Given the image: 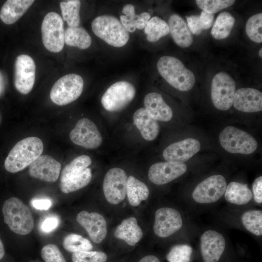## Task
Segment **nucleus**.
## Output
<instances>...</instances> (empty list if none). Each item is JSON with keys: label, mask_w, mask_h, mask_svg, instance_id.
Here are the masks:
<instances>
[{"label": "nucleus", "mask_w": 262, "mask_h": 262, "mask_svg": "<svg viewBox=\"0 0 262 262\" xmlns=\"http://www.w3.org/2000/svg\"><path fill=\"white\" fill-rule=\"evenodd\" d=\"M44 145L40 139L29 137L18 142L10 151L4 162L6 170L16 173L29 166L41 155Z\"/></svg>", "instance_id": "obj_1"}, {"label": "nucleus", "mask_w": 262, "mask_h": 262, "mask_svg": "<svg viewBox=\"0 0 262 262\" xmlns=\"http://www.w3.org/2000/svg\"><path fill=\"white\" fill-rule=\"evenodd\" d=\"M157 67L160 75L171 86L179 91H189L195 85L194 73L175 57H161L157 62Z\"/></svg>", "instance_id": "obj_2"}, {"label": "nucleus", "mask_w": 262, "mask_h": 262, "mask_svg": "<svg viewBox=\"0 0 262 262\" xmlns=\"http://www.w3.org/2000/svg\"><path fill=\"white\" fill-rule=\"evenodd\" d=\"M2 211L4 222L13 232L22 235L29 234L34 227V221L29 207L16 197L6 200Z\"/></svg>", "instance_id": "obj_3"}, {"label": "nucleus", "mask_w": 262, "mask_h": 262, "mask_svg": "<svg viewBox=\"0 0 262 262\" xmlns=\"http://www.w3.org/2000/svg\"><path fill=\"white\" fill-rule=\"evenodd\" d=\"M94 33L107 44L116 48L125 46L130 39L129 33L120 20L111 15H102L91 23Z\"/></svg>", "instance_id": "obj_4"}, {"label": "nucleus", "mask_w": 262, "mask_h": 262, "mask_svg": "<svg viewBox=\"0 0 262 262\" xmlns=\"http://www.w3.org/2000/svg\"><path fill=\"white\" fill-rule=\"evenodd\" d=\"M84 86L82 78L79 75L70 73L58 79L50 92L52 101L59 106L68 104L81 95Z\"/></svg>", "instance_id": "obj_5"}, {"label": "nucleus", "mask_w": 262, "mask_h": 262, "mask_svg": "<svg viewBox=\"0 0 262 262\" xmlns=\"http://www.w3.org/2000/svg\"><path fill=\"white\" fill-rule=\"evenodd\" d=\"M219 142L225 150L234 154H250L258 147L257 141L251 135L232 126L227 127L221 131Z\"/></svg>", "instance_id": "obj_6"}, {"label": "nucleus", "mask_w": 262, "mask_h": 262, "mask_svg": "<svg viewBox=\"0 0 262 262\" xmlns=\"http://www.w3.org/2000/svg\"><path fill=\"white\" fill-rule=\"evenodd\" d=\"M136 89L131 82L120 81L112 84L104 93L101 99L103 108L116 112L126 108L134 99Z\"/></svg>", "instance_id": "obj_7"}, {"label": "nucleus", "mask_w": 262, "mask_h": 262, "mask_svg": "<svg viewBox=\"0 0 262 262\" xmlns=\"http://www.w3.org/2000/svg\"><path fill=\"white\" fill-rule=\"evenodd\" d=\"M43 44L49 51L57 53L64 47L65 30L62 17L57 13H48L44 17L41 28Z\"/></svg>", "instance_id": "obj_8"}, {"label": "nucleus", "mask_w": 262, "mask_h": 262, "mask_svg": "<svg viewBox=\"0 0 262 262\" xmlns=\"http://www.w3.org/2000/svg\"><path fill=\"white\" fill-rule=\"evenodd\" d=\"M236 92V83L231 77L224 72L217 73L211 85V98L214 107L226 111L233 105Z\"/></svg>", "instance_id": "obj_9"}, {"label": "nucleus", "mask_w": 262, "mask_h": 262, "mask_svg": "<svg viewBox=\"0 0 262 262\" xmlns=\"http://www.w3.org/2000/svg\"><path fill=\"white\" fill-rule=\"evenodd\" d=\"M36 65L30 56H17L14 64V82L21 94H27L32 90L35 80Z\"/></svg>", "instance_id": "obj_10"}, {"label": "nucleus", "mask_w": 262, "mask_h": 262, "mask_svg": "<svg viewBox=\"0 0 262 262\" xmlns=\"http://www.w3.org/2000/svg\"><path fill=\"white\" fill-rule=\"evenodd\" d=\"M127 175L123 169L113 167L105 174L103 181V192L106 200L112 204L122 201L126 195Z\"/></svg>", "instance_id": "obj_11"}, {"label": "nucleus", "mask_w": 262, "mask_h": 262, "mask_svg": "<svg viewBox=\"0 0 262 262\" xmlns=\"http://www.w3.org/2000/svg\"><path fill=\"white\" fill-rule=\"evenodd\" d=\"M70 139L75 144L87 149H94L99 147L103 138L97 126L87 118L80 119L70 131Z\"/></svg>", "instance_id": "obj_12"}, {"label": "nucleus", "mask_w": 262, "mask_h": 262, "mask_svg": "<svg viewBox=\"0 0 262 262\" xmlns=\"http://www.w3.org/2000/svg\"><path fill=\"white\" fill-rule=\"evenodd\" d=\"M227 187L225 178L221 175L210 176L200 182L195 188L192 196L199 203L214 202L222 196Z\"/></svg>", "instance_id": "obj_13"}, {"label": "nucleus", "mask_w": 262, "mask_h": 262, "mask_svg": "<svg viewBox=\"0 0 262 262\" xmlns=\"http://www.w3.org/2000/svg\"><path fill=\"white\" fill-rule=\"evenodd\" d=\"M182 226L181 214L176 209L163 207L156 211L153 230L157 236L168 237L179 230Z\"/></svg>", "instance_id": "obj_14"}, {"label": "nucleus", "mask_w": 262, "mask_h": 262, "mask_svg": "<svg viewBox=\"0 0 262 262\" xmlns=\"http://www.w3.org/2000/svg\"><path fill=\"white\" fill-rule=\"evenodd\" d=\"M200 147L197 140L185 139L167 146L163 152V156L167 162L183 164L197 153Z\"/></svg>", "instance_id": "obj_15"}, {"label": "nucleus", "mask_w": 262, "mask_h": 262, "mask_svg": "<svg viewBox=\"0 0 262 262\" xmlns=\"http://www.w3.org/2000/svg\"><path fill=\"white\" fill-rule=\"evenodd\" d=\"M187 170L185 164L170 162H158L149 168L148 177L153 183L164 185L182 175Z\"/></svg>", "instance_id": "obj_16"}, {"label": "nucleus", "mask_w": 262, "mask_h": 262, "mask_svg": "<svg viewBox=\"0 0 262 262\" xmlns=\"http://www.w3.org/2000/svg\"><path fill=\"white\" fill-rule=\"evenodd\" d=\"M76 220L95 243H100L105 238L107 233V223L101 214L82 211L78 214Z\"/></svg>", "instance_id": "obj_17"}, {"label": "nucleus", "mask_w": 262, "mask_h": 262, "mask_svg": "<svg viewBox=\"0 0 262 262\" xmlns=\"http://www.w3.org/2000/svg\"><path fill=\"white\" fill-rule=\"evenodd\" d=\"M61 168L59 162L48 155H43L29 165V173L33 178L52 182L57 180Z\"/></svg>", "instance_id": "obj_18"}, {"label": "nucleus", "mask_w": 262, "mask_h": 262, "mask_svg": "<svg viewBox=\"0 0 262 262\" xmlns=\"http://www.w3.org/2000/svg\"><path fill=\"white\" fill-rule=\"evenodd\" d=\"M224 236L213 230L206 231L200 238V249L204 262H217L225 248Z\"/></svg>", "instance_id": "obj_19"}, {"label": "nucleus", "mask_w": 262, "mask_h": 262, "mask_svg": "<svg viewBox=\"0 0 262 262\" xmlns=\"http://www.w3.org/2000/svg\"><path fill=\"white\" fill-rule=\"evenodd\" d=\"M233 104L237 110L245 113L262 110V93L252 88H241L236 91Z\"/></svg>", "instance_id": "obj_20"}, {"label": "nucleus", "mask_w": 262, "mask_h": 262, "mask_svg": "<svg viewBox=\"0 0 262 262\" xmlns=\"http://www.w3.org/2000/svg\"><path fill=\"white\" fill-rule=\"evenodd\" d=\"M143 103L147 113L157 121L167 122L172 119L173 111L160 94L147 93L144 97Z\"/></svg>", "instance_id": "obj_21"}, {"label": "nucleus", "mask_w": 262, "mask_h": 262, "mask_svg": "<svg viewBox=\"0 0 262 262\" xmlns=\"http://www.w3.org/2000/svg\"><path fill=\"white\" fill-rule=\"evenodd\" d=\"M134 124L146 140L151 141L158 136L160 126L157 120L153 118L144 107L137 109L133 115Z\"/></svg>", "instance_id": "obj_22"}, {"label": "nucleus", "mask_w": 262, "mask_h": 262, "mask_svg": "<svg viewBox=\"0 0 262 262\" xmlns=\"http://www.w3.org/2000/svg\"><path fill=\"white\" fill-rule=\"evenodd\" d=\"M174 42L182 48L189 47L193 42L192 34L185 21L179 15L172 14L168 23Z\"/></svg>", "instance_id": "obj_23"}, {"label": "nucleus", "mask_w": 262, "mask_h": 262, "mask_svg": "<svg viewBox=\"0 0 262 262\" xmlns=\"http://www.w3.org/2000/svg\"><path fill=\"white\" fill-rule=\"evenodd\" d=\"M33 0H8L0 10V18L5 24H13L26 12L33 4Z\"/></svg>", "instance_id": "obj_24"}, {"label": "nucleus", "mask_w": 262, "mask_h": 262, "mask_svg": "<svg viewBox=\"0 0 262 262\" xmlns=\"http://www.w3.org/2000/svg\"><path fill=\"white\" fill-rule=\"evenodd\" d=\"M141 228L138 224L137 219L130 217L124 219L115 229V237L124 241L128 245L133 246L143 236Z\"/></svg>", "instance_id": "obj_25"}, {"label": "nucleus", "mask_w": 262, "mask_h": 262, "mask_svg": "<svg viewBox=\"0 0 262 262\" xmlns=\"http://www.w3.org/2000/svg\"><path fill=\"white\" fill-rule=\"evenodd\" d=\"M149 194L147 185L134 176L128 177L126 195L130 204L134 207L147 199Z\"/></svg>", "instance_id": "obj_26"}, {"label": "nucleus", "mask_w": 262, "mask_h": 262, "mask_svg": "<svg viewBox=\"0 0 262 262\" xmlns=\"http://www.w3.org/2000/svg\"><path fill=\"white\" fill-rule=\"evenodd\" d=\"M226 200L236 205H243L249 202L252 198V193L247 184L236 181L230 182L224 193Z\"/></svg>", "instance_id": "obj_27"}, {"label": "nucleus", "mask_w": 262, "mask_h": 262, "mask_svg": "<svg viewBox=\"0 0 262 262\" xmlns=\"http://www.w3.org/2000/svg\"><path fill=\"white\" fill-rule=\"evenodd\" d=\"M64 40L67 45L81 49H88L92 43L90 34L84 28L80 26L68 27L65 31Z\"/></svg>", "instance_id": "obj_28"}, {"label": "nucleus", "mask_w": 262, "mask_h": 262, "mask_svg": "<svg viewBox=\"0 0 262 262\" xmlns=\"http://www.w3.org/2000/svg\"><path fill=\"white\" fill-rule=\"evenodd\" d=\"M91 163L92 160L89 156L82 155L75 158L64 168L60 182L79 177Z\"/></svg>", "instance_id": "obj_29"}, {"label": "nucleus", "mask_w": 262, "mask_h": 262, "mask_svg": "<svg viewBox=\"0 0 262 262\" xmlns=\"http://www.w3.org/2000/svg\"><path fill=\"white\" fill-rule=\"evenodd\" d=\"M235 19L229 12H223L217 16L211 33L215 39L221 40L228 37L234 26Z\"/></svg>", "instance_id": "obj_30"}, {"label": "nucleus", "mask_w": 262, "mask_h": 262, "mask_svg": "<svg viewBox=\"0 0 262 262\" xmlns=\"http://www.w3.org/2000/svg\"><path fill=\"white\" fill-rule=\"evenodd\" d=\"M144 29L147 40L151 43L158 41L170 33L168 24L157 16L150 18Z\"/></svg>", "instance_id": "obj_31"}, {"label": "nucleus", "mask_w": 262, "mask_h": 262, "mask_svg": "<svg viewBox=\"0 0 262 262\" xmlns=\"http://www.w3.org/2000/svg\"><path fill=\"white\" fill-rule=\"evenodd\" d=\"M81 3L79 0H68L60 2L62 18L70 27L79 26L81 23L80 11Z\"/></svg>", "instance_id": "obj_32"}, {"label": "nucleus", "mask_w": 262, "mask_h": 262, "mask_svg": "<svg viewBox=\"0 0 262 262\" xmlns=\"http://www.w3.org/2000/svg\"><path fill=\"white\" fill-rule=\"evenodd\" d=\"M241 221L245 228L257 236L262 235V212L249 210L243 213Z\"/></svg>", "instance_id": "obj_33"}, {"label": "nucleus", "mask_w": 262, "mask_h": 262, "mask_svg": "<svg viewBox=\"0 0 262 262\" xmlns=\"http://www.w3.org/2000/svg\"><path fill=\"white\" fill-rule=\"evenodd\" d=\"M63 245L66 250L73 253L90 251L93 248V246L89 240L74 233L66 236Z\"/></svg>", "instance_id": "obj_34"}, {"label": "nucleus", "mask_w": 262, "mask_h": 262, "mask_svg": "<svg viewBox=\"0 0 262 262\" xmlns=\"http://www.w3.org/2000/svg\"><path fill=\"white\" fill-rule=\"evenodd\" d=\"M92 177L91 170L88 167L80 177L60 182L61 190L66 194L78 190L88 185Z\"/></svg>", "instance_id": "obj_35"}, {"label": "nucleus", "mask_w": 262, "mask_h": 262, "mask_svg": "<svg viewBox=\"0 0 262 262\" xmlns=\"http://www.w3.org/2000/svg\"><path fill=\"white\" fill-rule=\"evenodd\" d=\"M262 14L258 13L251 16L246 25V31L248 37L253 42H262Z\"/></svg>", "instance_id": "obj_36"}, {"label": "nucleus", "mask_w": 262, "mask_h": 262, "mask_svg": "<svg viewBox=\"0 0 262 262\" xmlns=\"http://www.w3.org/2000/svg\"><path fill=\"white\" fill-rule=\"evenodd\" d=\"M192 248L188 245L173 246L166 256L168 262H190Z\"/></svg>", "instance_id": "obj_37"}, {"label": "nucleus", "mask_w": 262, "mask_h": 262, "mask_svg": "<svg viewBox=\"0 0 262 262\" xmlns=\"http://www.w3.org/2000/svg\"><path fill=\"white\" fill-rule=\"evenodd\" d=\"M233 0H196L198 7L207 13L214 14L233 5Z\"/></svg>", "instance_id": "obj_38"}, {"label": "nucleus", "mask_w": 262, "mask_h": 262, "mask_svg": "<svg viewBox=\"0 0 262 262\" xmlns=\"http://www.w3.org/2000/svg\"><path fill=\"white\" fill-rule=\"evenodd\" d=\"M122 12L123 14L120 16V21L129 33H134L136 30L135 20L137 16L134 6L127 4L123 6Z\"/></svg>", "instance_id": "obj_39"}, {"label": "nucleus", "mask_w": 262, "mask_h": 262, "mask_svg": "<svg viewBox=\"0 0 262 262\" xmlns=\"http://www.w3.org/2000/svg\"><path fill=\"white\" fill-rule=\"evenodd\" d=\"M107 255L103 252L85 251L73 253V262H106Z\"/></svg>", "instance_id": "obj_40"}, {"label": "nucleus", "mask_w": 262, "mask_h": 262, "mask_svg": "<svg viewBox=\"0 0 262 262\" xmlns=\"http://www.w3.org/2000/svg\"><path fill=\"white\" fill-rule=\"evenodd\" d=\"M41 254L45 262H66L59 248L54 244L45 246L41 250Z\"/></svg>", "instance_id": "obj_41"}, {"label": "nucleus", "mask_w": 262, "mask_h": 262, "mask_svg": "<svg viewBox=\"0 0 262 262\" xmlns=\"http://www.w3.org/2000/svg\"><path fill=\"white\" fill-rule=\"evenodd\" d=\"M59 222V219L56 216H47L41 222L40 229L43 232L49 233L58 227Z\"/></svg>", "instance_id": "obj_42"}, {"label": "nucleus", "mask_w": 262, "mask_h": 262, "mask_svg": "<svg viewBox=\"0 0 262 262\" xmlns=\"http://www.w3.org/2000/svg\"><path fill=\"white\" fill-rule=\"evenodd\" d=\"M188 27L191 33L199 35L201 33L202 29L201 26L199 16L198 15H191L186 16Z\"/></svg>", "instance_id": "obj_43"}, {"label": "nucleus", "mask_w": 262, "mask_h": 262, "mask_svg": "<svg viewBox=\"0 0 262 262\" xmlns=\"http://www.w3.org/2000/svg\"><path fill=\"white\" fill-rule=\"evenodd\" d=\"M252 191L254 200L257 203L262 202V177L256 178L252 184Z\"/></svg>", "instance_id": "obj_44"}, {"label": "nucleus", "mask_w": 262, "mask_h": 262, "mask_svg": "<svg viewBox=\"0 0 262 262\" xmlns=\"http://www.w3.org/2000/svg\"><path fill=\"white\" fill-rule=\"evenodd\" d=\"M214 15L202 11L199 19L202 30L209 29L213 25Z\"/></svg>", "instance_id": "obj_45"}, {"label": "nucleus", "mask_w": 262, "mask_h": 262, "mask_svg": "<svg viewBox=\"0 0 262 262\" xmlns=\"http://www.w3.org/2000/svg\"><path fill=\"white\" fill-rule=\"evenodd\" d=\"M31 204L36 209L47 210L51 207L52 202L49 199H34L31 201Z\"/></svg>", "instance_id": "obj_46"}, {"label": "nucleus", "mask_w": 262, "mask_h": 262, "mask_svg": "<svg viewBox=\"0 0 262 262\" xmlns=\"http://www.w3.org/2000/svg\"><path fill=\"white\" fill-rule=\"evenodd\" d=\"M151 16L148 12H143L137 15L135 20V27L136 29L143 30L146 27L148 21L150 19Z\"/></svg>", "instance_id": "obj_47"}, {"label": "nucleus", "mask_w": 262, "mask_h": 262, "mask_svg": "<svg viewBox=\"0 0 262 262\" xmlns=\"http://www.w3.org/2000/svg\"><path fill=\"white\" fill-rule=\"evenodd\" d=\"M139 262H160V261L154 255H147L141 259Z\"/></svg>", "instance_id": "obj_48"}, {"label": "nucleus", "mask_w": 262, "mask_h": 262, "mask_svg": "<svg viewBox=\"0 0 262 262\" xmlns=\"http://www.w3.org/2000/svg\"><path fill=\"white\" fill-rule=\"evenodd\" d=\"M5 254V250L3 245L0 239V260L3 257Z\"/></svg>", "instance_id": "obj_49"}, {"label": "nucleus", "mask_w": 262, "mask_h": 262, "mask_svg": "<svg viewBox=\"0 0 262 262\" xmlns=\"http://www.w3.org/2000/svg\"><path fill=\"white\" fill-rule=\"evenodd\" d=\"M259 55L261 58L262 57V48H261L259 50Z\"/></svg>", "instance_id": "obj_50"}]
</instances>
